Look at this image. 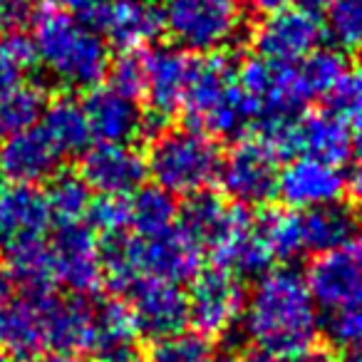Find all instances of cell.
Here are the masks:
<instances>
[{
    "label": "cell",
    "mask_w": 362,
    "mask_h": 362,
    "mask_svg": "<svg viewBox=\"0 0 362 362\" xmlns=\"http://www.w3.org/2000/svg\"><path fill=\"white\" fill-rule=\"evenodd\" d=\"M241 320L243 335L258 350L288 360L313 347L320 330V315L305 278L293 268H276L258 278Z\"/></svg>",
    "instance_id": "1"
},
{
    "label": "cell",
    "mask_w": 362,
    "mask_h": 362,
    "mask_svg": "<svg viewBox=\"0 0 362 362\" xmlns=\"http://www.w3.org/2000/svg\"><path fill=\"white\" fill-rule=\"evenodd\" d=\"M204 253L189 241L179 226L151 236L115 233L102 246V271L112 291L124 293L139 278L159 281H192L202 271Z\"/></svg>",
    "instance_id": "2"
},
{
    "label": "cell",
    "mask_w": 362,
    "mask_h": 362,
    "mask_svg": "<svg viewBox=\"0 0 362 362\" xmlns=\"http://www.w3.org/2000/svg\"><path fill=\"white\" fill-rule=\"evenodd\" d=\"M35 60L60 87L92 90L110 70V47L85 18L52 11L35 25Z\"/></svg>",
    "instance_id": "3"
},
{
    "label": "cell",
    "mask_w": 362,
    "mask_h": 362,
    "mask_svg": "<svg viewBox=\"0 0 362 362\" xmlns=\"http://www.w3.org/2000/svg\"><path fill=\"white\" fill-rule=\"evenodd\" d=\"M221 159V149L206 132L194 127L164 129L151 141L146 171L171 197H192L218 179Z\"/></svg>",
    "instance_id": "4"
},
{
    "label": "cell",
    "mask_w": 362,
    "mask_h": 362,
    "mask_svg": "<svg viewBox=\"0 0 362 362\" xmlns=\"http://www.w3.org/2000/svg\"><path fill=\"white\" fill-rule=\"evenodd\" d=\"M184 110L194 129L211 136H236L253 124V112L238 85V67L223 52L197 62Z\"/></svg>",
    "instance_id": "5"
},
{
    "label": "cell",
    "mask_w": 362,
    "mask_h": 362,
    "mask_svg": "<svg viewBox=\"0 0 362 362\" xmlns=\"http://www.w3.org/2000/svg\"><path fill=\"white\" fill-rule=\"evenodd\" d=\"M159 11L176 45L202 55L228 50L246 25L238 0H164Z\"/></svg>",
    "instance_id": "6"
},
{
    "label": "cell",
    "mask_w": 362,
    "mask_h": 362,
    "mask_svg": "<svg viewBox=\"0 0 362 362\" xmlns=\"http://www.w3.org/2000/svg\"><path fill=\"white\" fill-rule=\"evenodd\" d=\"M261 139L276 151L278 156H308V159L327 161L340 166L350 159L355 149V132L350 122L337 117L330 110L303 112L296 119L263 124Z\"/></svg>",
    "instance_id": "7"
},
{
    "label": "cell",
    "mask_w": 362,
    "mask_h": 362,
    "mask_svg": "<svg viewBox=\"0 0 362 362\" xmlns=\"http://www.w3.org/2000/svg\"><path fill=\"white\" fill-rule=\"evenodd\" d=\"M238 85L253 112V124L296 119L313 100L298 62L253 57L238 67Z\"/></svg>",
    "instance_id": "8"
},
{
    "label": "cell",
    "mask_w": 362,
    "mask_h": 362,
    "mask_svg": "<svg viewBox=\"0 0 362 362\" xmlns=\"http://www.w3.org/2000/svg\"><path fill=\"white\" fill-rule=\"evenodd\" d=\"M278 159L281 156L258 136L243 139L221 159L218 181L236 206L256 209L268 204L278 194Z\"/></svg>",
    "instance_id": "9"
},
{
    "label": "cell",
    "mask_w": 362,
    "mask_h": 362,
    "mask_svg": "<svg viewBox=\"0 0 362 362\" xmlns=\"http://www.w3.org/2000/svg\"><path fill=\"white\" fill-rule=\"evenodd\" d=\"M187 303L189 322H194V330L211 337L223 335L241 320L246 293H243L241 278L216 266L199 271L192 278Z\"/></svg>",
    "instance_id": "10"
},
{
    "label": "cell",
    "mask_w": 362,
    "mask_h": 362,
    "mask_svg": "<svg viewBox=\"0 0 362 362\" xmlns=\"http://www.w3.org/2000/svg\"><path fill=\"white\" fill-rule=\"evenodd\" d=\"M50 256L55 283L65 286L75 296L97 291L105 278L102 271V246L97 231L85 223H60L50 238Z\"/></svg>",
    "instance_id": "11"
},
{
    "label": "cell",
    "mask_w": 362,
    "mask_h": 362,
    "mask_svg": "<svg viewBox=\"0 0 362 362\" xmlns=\"http://www.w3.org/2000/svg\"><path fill=\"white\" fill-rule=\"evenodd\" d=\"M325 28L315 11L303 6H283L271 11L253 33L258 57L273 62H298L320 47Z\"/></svg>",
    "instance_id": "12"
},
{
    "label": "cell",
    "mask_w": 362,
    "mask_h": 362,
    "mask_svg": "<svg viewBox=\"0 0 362 362\" xmlns=\"http://www.w3.org/2000/svg\"><path fill=\"white\" fill-rule=\"evenodd\" d=\"M127 308L134 317L136 332L149 340H161L187 330L189 303L179 283L159 278H139L127 288Z\"/></svg>",
    "instance_id": "13"
},
{
    "label": "cell",
    "mask_w": 362,
    "mask_h": 362,
    "mask_svg": "<svg viewBox=\"0 0 362 362\" xmlns=\"http://www.w3.org/2000/svg\"><path fill=\"white\" fill-rule=\"evenodd\" d=\"M37 298L45 327V345L62 355L95 352V300L87 296H57L55 291Z\"/></svg>",
    "instance_id": "14"
},
{
    "label": "cell",
    "mask_w": 362,
    "mask_h": 362,
    "mask_svg": "<svg viewBox=\"0 0 362 362\" xmlns=\"http://www.w3.org/2000/svg\"><path fill=\"white\" fill-rule=\"evenodd\" d=\"M308 291L317 308L332 313L362 300V246L322 253L313 261L305 276Z\"/></svg>",
    "instance_id": "15"
},
{
    "label": "cell",
    "mask_w": 362,
    "mask_h": 362,
    "mask_svg": "<svg viewBox=\"0 0 362 362\" xmlns=\"http://www.w3.org/2000/svg\"><path fill=\"white\" fill-rule=\"evenodd\" d=\"M62 154L42 127L8 134L0 144V176L21 187H37L60 174Z\"/></svg>",
    "instance_id": "16"
},
{
    "label": "cell",
    "mask_w": 362,
    "mask_h": 362,
    "mask_svg": "<svg viewBox=\"0 0 362 362\" xmlns=\"http://www.w3.org/2000/svg\"><path fill=\"white\" fill-rule=\"evenodd\" d=\"M248 218L251 216L243 211V206L226 204L211 192H199L187 197L176 216V226L199 251L214 256Z\"/></svg>",
    "instance_id": "17"
},
{
    "label": "cell",
    "mask_w": 362,
    "mask_h": 362,
    "mask_svg": "<svg viewBox=\"0 0 362 362\" xmlns=\"http://www.w3.org/2000/svg\"><path fill=\"white\" fill-rule=\"evenodd\" d=\"M197 62L181 47H156L146 52L144 97L151 115L171 117L184 107L197 75Z\"/></svg>",
    "instance_id": "18"
},
{
    "label": "cell",
    "mask_w": 362,
    "mask_h": 362,
    "mask_svg": "<svg viewBox=\"0 0 362 362\" xmlns=\"http://www.w3.org/2000/svg\"><path fill=\"white\" fill-rule=\"evenodd\" d=\"M80 176L100 197H132L141 189L146 161L129 144H97L82 156Z\"/></svg>",
    "instance_id": "19"
},
{
    "label": "cell",
    "mask_w": 362,
    "mask_h": 362,
    "mask_svg": "<svg viewBox=\"0 0 362 362\" xmlns=\"http://www.w3.org/2000/svg\"><path fill=\"white\" fill-rule=\"evenodd\" d=\"M345 187L347 179L340 166L308 156L293 159L278 176V194L293 211H308L340 202Z\"/></svg>",
    "instance_id": "20"
},
{
    "label": "cell",
    "mask_w": 362,
    "mask_h": 362,
    "mask_svg": "<svg viewBox=\"0 0 362 362\" xmlns=\"http://www.w3.org/2000/svg\"><path fill=\"white\" fill-rule=\"evenodd\" d=\"M90 23L122 50H139L161 33V11L149 0H102Z\"/></svg>",
    "instance_id": "21"
},
{
    "label": "cell",
    "mask_w": 362,
    "mask_h": 362,
    "mask_svg": "<svg viewBox=\"0 0 362 362\" xmlns=\"http://www.w3.org/2000/svg\"><path fill=\"white\" fill-rule=\"evenodd\" d=\"M298 228H300L303 256L305 253L322 256V253L360 243L362 216L357 209L335 202L308 209V211H298Z\"/></svg>",
    "instance_id": "22"
},
{
    "label": "cell",
    "mask_w": 362,
    "mask_h": 362,
    "mask_svg": "<svg viewBox=\"0 0 362 362\" xmlns=\"http://www.w3.org/2000/svg\"><path fill=\"white\" fill-rule=\"evenodd\" d=\"M82 107L92 139L100 144H129L144 129V115L136 100L115 87H92Z\"/></svg>",
    "instance_id": "23"
},
{
    "label": "cell",
    "mask_w": 362,
    "mask_h": 362,
    "mask_svg": "<svg viewBox=\"0 0 362 362\" xmlns=\"http://www.w3.org/2000/svg\"><path fill=\"white\" fill-rule=\"evenodd\" d=\"M52 221L50 206L37 187L11 184L0 189V248L25 236H45Z\"/></svg>",
    "instance_id": "24"
},
{
    "label": "cell",
    "mask_w": 362,
    "mask_h": 362,
    "mask_svg": "<svg viewBox=\"0 0 362 362\" xmlns=\"http://www.w3.org/2000/svg\"><path fill=\"white\" fill-rule=\"evenodd\" d=\"M0 347L18 360H33L45 350V327L37 298L0 303Z\"/></svg>",
    "instance_id": "25"
},
{
    "label": "cell",
    "mask_w": 362,
    "mask_h": 362,
    "mask_svg": "<svg viewBox=\"0 0 362 362\" xmlns=\"http://www.w3.org/2000/svg\"><path fill=\"white\" fill-rule=\"evenodd\" d=\"M8 251V268L13 281L28 291V296H45L55 291L50 243L45 236H25L13 241Z\"/></svg>",
    "instance_id": "26"
},
{
    "label": "cell",
    "mask_w": 362,
    "mask_h": 362,
    "mask_svg": "<svg viewBox=\"0 0 362 362\" xmlns=\"http://www.w3.org/2000/svg\"><path fill=\"white\" fill-rule=\"evenodd\" d=\"M218 268L233 273L238 278H261L263 273L271 271L273 256L268 251L266 241H263L261 231H258L256 221L248 218L216 253Z\"/></svg>",
    "instance_id": "27"
},
{
    "label": "cell",
    "mask_w": 362,
    "mask_h": 362,
    "mask_svg": "<svg viewBox=\"0 0 362 362\" xmlns=\"http://www.w3.org/2000/svg\"><path fill=\"white\" fill-rule=\"evenodd\" d=\"M40 127L65 156L85 151V146L92 139L85 107L72 97H57L55 102H47Z\"/></svg>",
    "instance_id": "28"
},
{
    "label": "cell",
    "mask_w": 362,
    "mask_h": 362,
    "mask_svg": "<svg viewBox=\"0 0 362 362\" xmlns=\"http://www.w3.org/2000/svg\"><path fill=\"white\" fill-rule=\"evenodd\" d=\"M136 335L134 317L124 303L95 300V352L102 357L129 355Z\"/></svg>",
    "instance_id": "29"
},
{
    "label": "cell",
    "mask_w": 362,
    "mask_h": 362,
    "mask_svg": "<svg viewBox=\"0 0 362 362\" xmlns=\"http://www.w3.org/2000/svg\"><path fill=\"white\" fill-rule=\"evenodd\" d=\"M179 209L169 192L159 187L136 189L129 197V231L136 236H151L176 226Z\"/></svg>",
    "instance_id": "30"
},
{
    "label": "cell",
    "mask_w": 362,
    "mask_h": 362,
    "mask_svg": "<svg viewBox=\"0 0 362 362\" xmlns=\"http://www.w3.org/2000/svg\"><path fill=\"white\" fill-rule=\"evenodd\" d=\"M47 107V95L40 85L21 82L0 100V134H16L30 129L42 119Z\"/></svg>",
    "instance_id": "31"
},
{
    "label": "cell",
    "mask_w": 362,
    "mask_h": 362,
    "mask_svg": "<svg viewBox=\"0 0 362 362\" xmlns=\"http://www.w3.org/2000/svg\"><path fill=\"white\" fill-rule=\"evenodd\" d=\"M47 206L60 223H80L92 209V189L77 174H57L47 187Z\"/></svg>",
    "instance_id": "32"
},
{
    "label": "cell",
    "mask_w": 362,
    "mask_h": 362,
    "mask_svg": "<svg viewBox=\"0 0 362 362\" xmlns=\"http://www.w3.org/2000/svg\"><path fill=\"white\" fill-rule=\"evenodd\" d=\"M256 226L273 261H293V258L303 256L298 211H268L261 218H256Z\"/></svg>",
    "instance_id": "33"
},
{
    "label": "cell",
    "mask_w": 362,
    "mask_h": 362,
    "mask_svg": "<svg viewBox=\"0 0 362 362\" xmlns=\"http://www.w3.org/2000/svg\"><path fill=\"white\" fill-rule=\"evenodd\" d=\"M216 352L209 335L199 330H181L154 342L151 362H214Z\"/></svg>",
    "instance_id": "34"
},
{
    "label": "cell",
    "mask_w": 362,
    "mask_h": 362,
    "mask_svg": "<svg viewBox=\"0 0 362 362\" xmlns=\"http://www.w3.org/2000/svg\"><path fill=\"white\" fill-rule=\"evenodd\" d=\"M298 67H300L303 80H305L313 100H315V97L330 95V90L337 85V80L347 72L342 52L340 50H327V47H317V50H313L308 57L298 60Z\"/></svg>",
    "instance_id": "35"
},
{
    "label": "cell",
    "mask_w": 362,
    "mask_h": 362,
    "mask_svg": "<svg viewBox=\"0 0 362 362\" xmlns=\"http://www.w3.org/2000/svg\"><path fill=\"white\" fill-rule=\"evenodd\" d=\"M325 30L340 50L362 47V0H327Z\"/></svg>",
    "instance_id": "36"
},
{
    "label": "cell",
    "mask_w": 362,
    "mask_h": 362,
    "mask_svg": "<svg viewBox=\"0 0 362 362\" xmlns=\"http://www.w3.org/2000/svg\"><path fill=\"white\" fill-rule=\"evenodd\" d=\"M35 60V47L23 37H8L0 40V100L23 82L25 67Z\"/></svg>",
    "instance_id": "37"
},
{
    "label": "cell",
    "mask_w": 362,
    "mask_h": 362,
    "mask_svg": "<svg viewBox=\"0 0 362 362\" xmlns=\"http://www.w3.org/2000/svg\"><path fill=\"white\" fill-rule=\"evenodd\" d=\"M110 87L117 92L139 100L144 97L146 85V52L141 50H122V55L115 62H110Z\"/></svg>",
    "instance_id": "38"
},
{
    "label": "cell",
    "mask_w": 362,
    "mask_h": 362,
    "mask_svg": "<svg viewBox=\"0 0 362 362\" xmlns=\"http://www.w3.org/2000/svg\"><path fill=\"white\" fill-rule=\"evenodd\" d=\"M330 102V112L342 117L345 122H362V70L345 72L337 80V85L327 95Z\"/></svg>",
    "instance_id": "39"
},
{
    "label": "cell",
    "mask_w": 362,
    "mask_h": 362,
    "mask_svg": "<svg viewBox=\"0 0 362 362\" xmlns=\"http://www.w3.org/2000/svg\"><path fill=\"white\" fill-rule=\"evenodd\" d=\"M40 21V0H0V40L23 37Z\"/></svg>",
    "instance_id": "40"
},
{
    "label": "cell",
    "mask_w": 362,
    "mask_h": 362,
    "mask_svg": "<svg viewBox=\"0 0 362 362\" xmlns=\"http://www.w3.org/2000/svg\"><path fill=\"white\" fill-rule=\"evenodd\" d=\"M87 218L92 228H100L105 236L129 231V197H102L100 202H92Z\"/></svg>",
    "instance_id": "41"
},
{
    "label": "cell",
    "mask_w": 362,
    "mask_h": 362,
    "mask_svg": "<svg viewBox=\"0 0 362 362\" xmlns=\"http://www.w3.org/2000/svg\"><path fill=\"white\" fill-rule=\"evenodd\" d=\"M327 332L332 342H337L340 347H347V350L362 347V300L345 310L332 313L327 320Z\"/></svg>",
    "instance_id": "42"
},
{
    "label": "cell",
    "mask_w": 362,
    "mask_h": 362,
    "mask_svg": "<svg viewBox=\"0 0 362 362\" xmlns=\"http://www.w3.org/2000/svg\"><path fill=\"white\" fill-rule=\"evenodd\" d=\"M50 3L55 11L60 13H70V16H77V18H85L90 23V18L95 16L97 6H100L102 0H45Z\"/></svg>",
    "instance_id": "43"
},
{
    "label": "cell",
    "mask_w": 362,
    "mask_h": 362,
    "mask_svg": "<svg viewBox=\"0 0 362 362\" xmlns=\"http://www.w3.org/2000/svg\"><path fill=\"white\" fill-rule=\"evenodd\" d=\"M291 362H337L335 355L322 347H308V350L298 352L296 357H291Z\"/></svg>",
    "instance_id": "44"
},
{
    "label": "cell",
    "mask_w": 362,
    "mask_h": 362,
    "mask_svg": "<svg viewBox=\"0 0 362 362\" xmlns=\"http://www.w3.org/2000/svg\"><path fill=\"white\" fill-rule=\"evenodd\" d=\"M13 288H16V281H13L11 268H8V263L0 261V303L11 300Z\"/></svg>",
    "instance_id": "45"
},
{
    "label": "cell",
    "mask_w": 362,
    "mask_h": 362,
    "mask_svg": "<svg viewBox=\"0 0 362 362\" xmlns=\"http://www.w3.org/2000/svg\"><path fill=\"white\" fill-rule=\"evenodd\" d=\"M248 6H253L256 11L271 13V11L283 8V6H291V0H248Z\"/></svg>",
    "instance_id": "46"
},
{
    "label": "cell",
    "mask_w": 362,
    "mask_h": 362,
    "mask_svg": "<svg viewBox=\"0 0 362 362\" xmlns=\"http://www.w3.org/2000/svg\"><path fill=\"white\" fill-rule=\"evenodd\" d=\"M350 192H352V197H355V202L362 206V164L357 166L355 171H352V176H350Z\"/></svg>",
    "instance_id": "47"
},
{
    "label": "cell",
    "mask_w": 362,
    "mask_h": 362,
    "mask_svg": "<svg viewBox=\"0 0 362 362\" xmlns=\"http://www.w3.org/2000/svg\"><path fill=\"white\" fill-rule=\"evenodd\" d=\"M238 362H281V357L271 355V352H263V350H253L248 355L238 357Z\"/></svg>",
    "instance_id": "48"
},
{
    "label": "cell",
    "mask_w": 362,
    "mask_h": 362,
    "mask_svg": "<svg viewBox=\"0 0 362 362\" xmlns=\"http://www.w3.org/2000/svg\"><path fill=\"white\" fill-rule=\"evenodd\" d=\"M28 362H80L75 355H62V352H50V355H37Z\"/></svg>",
    "instance_id": "49"
},
{
    "label": "cell",
    "mask_w": 362,
    "mask_h": 362,
    "mask_svg": "<svg viewBox=\"0 0 362 362\" xmlns=\"http://www.w3.org/2000/svg\"><path fill=\"white\" fill-rule=\"evenodd\" d=\"M100 362H139V360L132 355H112V357H102Z\"/></svg>",
    "instance_id": "50"
},
{
    "label": "cell",
    "mask_w": 362,
    "mask_h": 362,
    "mask_svg": "<svg viewBox=\"0 0 362 362\" xmlns=\"http://www.w3.org/2000/svg\"><path fill=\"white\" fill-rule=\"evenodd\" d=\"M303 8H310V11H317V8H325L327 0H300Z\"/></svg>",
    "instance_id": "51"
},
{
    "label": "cell",
    "mask_w": 362,
    "mask_h": 362,
    "mask_svg": "<svg viewBox=\"0 0 362 362\" xmlns=\"http://www.w3.org/2000/svg\"><path fill=\"white\" fill-rule=\"evenodd\" d=\"M355 149H357V154L362 156V122L357 124V129H355Z\"/></svg>",
    "instance_id": "52"
},
{
    "label": "cell",
    "mask_w": 362,
    "mask_h": 362,
    "mask_svg": "<svg viewBox=\"0 0 362 362\" xmlns=\"http://www.w3.org/2000/svg\"><path fill=\"white\" fill-rule=\"evenodd\" d=\"M345 362H362V347H355V350H350V355H347Z\"/></svg>",
    "instance_id": "53"
},
{
    "label": "cell",
    "mask_w": 362,
    "mask_h": 362,
    "mask_svg": "<svg viewBox=\"0 0 362 362\" xmlns=\"http://www.w3.org/2000/svg\"><path fill=\"white\" fill-rule=\"evenodd\" d=\"M214 362H238L236 355H221V357H214Z\"/></svg>",
    "instance_id": "54"
},
{
    "label": "cell",
    "mask_w": 362,
    "mask_h": 362,
    "mask_svg": "<svg viewBox=\"0 0 362 362\" xmlns=\"http://www.w3.org/2000/svg\"><path fill=\"white\" fill-rule=\"evenodd\" d=\"M0 362H13V357L8 355V352L3 350V347H0Z\"/></svg>",
    "instance_id": "55"
}]
</instances>
